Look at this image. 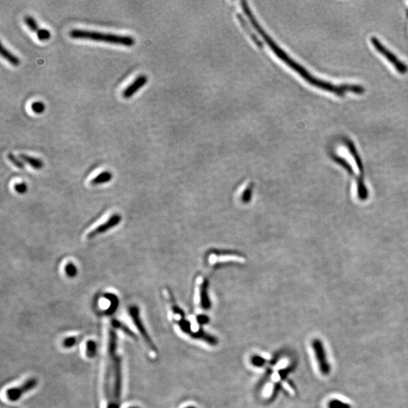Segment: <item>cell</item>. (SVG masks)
<instances>
[{
    "label": "cell",
    "mask_w": 408,
    "mask_h": 408,
    "mask_svg": "<svg viewBox=\"0 0 408 408\" xmlns=\"http://www.w3.org/2000/svg\"><path fill=\"white\" fill-rule=\"evenodd\" d=\"M247 17L250 21L253 28L257 30V33L262 36L264 42L268 45V47L271 49L273 53L276 55L281 60H283L287 65L289 66L291 69L300 75L305 81H307L311 85L317 88H321L325 91H330L335 95L343 96L346 92H353L354 94L361 95L364 92V88L361 86L350 85V84H343L341 86H336L334 84H330L329 82L323 81L319 80L317 77H314L303 66L299 64L294 60L292 58L288 56V53H285L275 42L274 39H271V36L264 31V29L262 28L261 25L257 22V18L252 12H248L247 13Z\"/></svg>",
    "instance_id": "obj_1"
},
{
    "label": "cell",
    "mask_w": 408,
    "mask_h": 408,
    "mask_svg": "<svg viewBox=\"0 0 408 408\" xmlns=\"http://www.w3.org/2000/svg\"><path fill=\"white\" fill-rule=\"evenodd\" d=\"M117 334L115 329L108 333V360L104 379V392L108 408H119L122 395V360L117 354Z\"/></svg>",
    "instance_id": "obj_2"
},
{
    "label": "cell",
    "mask_w": 408,
    "mask_h": 408,
    "mask_svg": "<svg viewBox=\"0 0 408 408\" xmlns=\"http://www.w3.org/2000/svg\"><path fill=\"white\" fill-rule=\"evenodd\" d=\"M70 37L73 39H89V40L105 42L120 46H134L135 39L131 36L115 34V33H101V32L88 30V29H74L70 30Z\"/></svg>",
    "instance_id": "obj_3"
},
{
    "label": "cell",
    "mask_w": 408,
    "mask_h": 408,
    "mask_svg": "<svg viewBox=\"0 0 408 408\" xmlns=\"http://www.w3.org/2000/svg\"><path fill=\"white\" fill-rule=\"evenodd\" d=\"M371 43H372L373 46H374L376 49H377V52L378 53H380L382 56H383L385 58L388 59L389 62L394 65L395 68L396 69L397 71L398 72L400 73V74H406L408 72V66L406 64H404L402 61H401L393 53H391L389 49H387L386 47L383 46L382 43H380V41L379 39L376 38L375 36L374 37L371 38Z\"/></svg>",
    "instance_id": "obj_4"
},
{
    "label": "cell",
    "mask_w": 408,
    "mask_h": 408,
    "mask_svg": "<svg viewBox=\"0 0 408 408\" xmlns=\"http://www.w3.org/2000/svg\"><path fill=\"white\" fill-rule=\"evenodd\" d=\"M312 347L315 354V358L317 361L319 370L323 375H327L330 371V366L327 360V357H326L323 343L319 340H314L312 341Z\"/></svg>",
    "instance_id": "obj_5"
},
{
    "label": "cell",
    "mask_w": 408,
    "mask_h": 408,
    "mask_svg": "<svg viewBox=\"0 0 408 408\" xmlns=\"http://www.w3.org/2000/svg\"><path fill=\"white\" fill-rule=\"evenodd\" d=\"M129 312L132 321L134 322L135 325L137 327L139 333H140V334L142 335V337L144 339L146 344L148 346V348L151 350L152 351L157 352V348H156L155 345H154V343H153L151 339H150V336L147 333V331L146 330L144 324H143V322H142V319H141L140 315H139V308L136 306V305H132V306L129 307Z\"/></svg>",
    "instance_id": "obj_6"
},
{
    "label": "cell",
    "mask_w": 408,
    "mask_h": 408,
    "mask_svg": "<svg viewBox=\"0 0 408 408\" xmlns=\"http://www.w3.org/2000/svg\"><path fill=\"white\" fill-rule=\"evenodd\" d=\"M37 379H34V378L28 379L25 383L22 384V385H20L19 387L8 389L6 391V393H5L6 394L7 399L9 401H12V402H16V401L19 400L20 398L24 394L27 393V392H29V391H31L32 389H34L35 387L37 385Z\"/></svg>",
    "instance_id": "obj_7"
},
{
    "label": "cell",
    "mask_w": 408,
    "mask_h": 408,
    "mask_svg": "<svg viewBox=\"0 0 408 408\" xmlns=\"http://www.w3.org/2000/svg\"><path fill=\"white\" fill-rule=\"evenodd\" d=\"M121 221H122V217L119 216V214H115L108 220H107L105 223L102 224V225L98 226V227L95 228L94 230L88 233L87 237H88V239H93L96 237L97 236L101 234V233H106L108 231L118 226Z\"/></svg>",
    "instance_id": "obj_8"
},
{
    "label": "cell",
    "mask_w": 408,
    "mask_h": 408,
    "mask_svg": "<svg viewBox=\"0 0 408 408\" xmlns=\"http://www.w3.org/2000/svg\"><path fill=\"white\" fill-rule=\"evenodd\" d=\"M147 83V77L146 75H139V77L135 79L134 81L132 82V84H129L123 91H122V96L125 98H130L131 97L133 96L135 94L139 91V89L144 87Z\"/></svg>",
    "instance_id": "obj_9"
},
{
    "label": "cell",
    "mask_w": 408,
    "mask_h": 408,
    "mask_svg": "<svg viewBox=\"0 0 408 408\" xmlns=\"http://www.w3.org/2000/svg\"><path fill=\"white\" fill-rule=\"evenodd\" d=\"M346 145L347 147H348L349 150H350V154L352 155L353 158H354V161H355L356 164H357V167H358V170H359L360 173H361V175H362L363 173H364V167H363L362 161H361V157H360L358 151L356 150L353 142L347 139V140H346Z\"/></svg>",
    "instance_id": "obj_10"
},
{
    "label": "cell",
    "mask_w": 408,
    "mask_h": 408,
    "mask_svg": "<svg viewBox=\"0 0 408 408\" xmlns=\"http://www.w3.org/2000/svg\"><path fill=\"white\" fill-rule=\"evenodd\" d=\"M237 18H238L239 22H240L242 28L245 29V31L247 32V34L250 36V38L254 41V43H256L257 46H260V47H262V43H261V41L259 39V38L257 37V35L252 32L251 28H250V27L247 25V22L245 21V19L243 18V16H241L240 15H237Z\"/></svg>",
    "instance_id": "obj_11"
},
{
    "label": "cell",
    "mask_w": 408,
    "mask_h": 408,
    "mask_svg": "<svg viewBox=\"0 0 408 408\" xmlns=\"http://www.w3.org/2000/svg\"><path fill=\"white\" fill-rule=\"evenodd\" d=\"M19 157L22 160H23L25 163H28V165L30 166L33 168L36 169V170H40L41 168H43V162L39 160V159L35 158V157H30V156L23 154H20Z\"/></svg>",
    "instance_id": "obj_12"
},
{
    "label": "cell",
    "mask_w": 408,
    "mask_h": 408,
    "mask_svg": "<svg viewBox=\"0 0 408 408\" xmlns=\"http://www.w3.org/2000/svg\"><path fill=\"white\" fill-rule=\"evenodd\" d=\"M1 55H2V57L8 60V62L10 64H12L13 66H17L21 64V60L20 59L18 58L17 56H15V55L12 54L10 51H8L6 48L4 47L2 45H1Z\"/></svg>",
    "instance_id": "obj_13"
},
{
    "label": "cell",
    "mask_w": 408,
    "mask_h": 408,
    "mask_svg": "<svg viewBox=\"0 0 408 408\" xmlns=\"http://www.w3.org/2000/svg\"><path fill=\"white\" fill-rule=\"evenodd\" d=\"M112 173L110 172H103V173H100L99 175H97L95 178L91 180V184L93 185H101V184H105V183L108 182L112 179Z\"/></svg>",
    "instance_id": "obj_14"
},
{
    "label": "cell",
    "mask_w": 408,
    "mask_h": 408,
    "mask_svg": "<svg viewBox=\"0 0 408 408\" xmlns=\"http://www.w3.org/2000/svg\"><path fill=\"white\" fill-rule=\"evenodd\" d=\"M357 186H358V196L361 201H365L368 197L367 188L364 185V178L360 176L357 180Z\"/></svg>",
    "instance_id": "obj_15"
},
{
    "label": "cell",
    "mask_w": 408,
    "mask_h": 408,
    "mask_svg": "<svg viewBox=\"0 0 408 408\" xmlns=\"http://www.w3.org/2000/svg\"><path fill=\"white\" fill-rule=\"evenodd\" d=\"M111 323H112V326H113L114 328L119 329V330L124 332L126 334H127L128 336H130L132 338L136 339V336L135 335V333H132V330L129 327H127L126 325L123 324L121 322H119V321L113 320L111 322Z\"/></svg>",
    "instance_id": "obj_16"
},
{
    "label": "cell",
    "mask_w": 408,
    "mask_h": 408,
    "mask_svg": "<svg viewBox=\"0 0 408 408\" xmlns=\"http://www.w3.org/2000/svg\"><path fill=\"white\" fill-rule=\"evenodd\" d=\"M104 296L111 302V306H110L109 310H108V313H113L117 310V308L119 305L118 298L117 297L116 295L112 293H105Z\"/></svg>",
    "instance_id": "obj_17"
},
{
    "label": "cell",
    "mask_w": 408,
    "mask_h": 408,
    "mask_svg": "<svg viewBox=\"0 0 408 408\" xmlns=\"http://www.w3.org/2000/svg\"><path fill=\"white\" fill-rule=\"evenodd\" d=\"M193 337H195L197 339H201V340H204V341L207 342L209 344L216 345L217 343V340L216 338H214L210 335L207 333H204V332H197V333H193Z\"/></svg>",
    "instance_id": "obj_18"
},
{
    "label": "cell",
    "mask_w": 408,
    "mask_h": 408,
    "mask_svg": "<svg viewBox=\"0 0 408 408\" xmlns=\"http://www.w3.org/2000/svg\"><path fill=\"white\" fill-rule=\"evenodd\" d=\"M24 20H25L27 26L31 31L36 33L39 30V25H38L37 22H36V20L34 19L33 17L30 16V15H27L25 17Z\"/></svg>",
    "instance_id": "obj_19"
},
{
    "label": "cell",
    "mask_w": 408,
    "mask_h": 408,
    "mask_svg": "<svg viewBox=\"0 0 408 408\" xmlns=\"http://www.w3.org/2000/svg\"><path fill=\"white\" fill-rule=\"evenodd\" d=\"M87 355L88 358H92L97 353V344L93 340H88L87 343Z\"/></svg>",
    "instance_id": "obj_20"
},
{
    "label": "cell",
    "mask_w": 408,
    "mask_h": 408,
    "mask_svg": "<svg viewBox=\"0 0 408 408\" xmlns=\"http://www.w3.org/2000/svg\"><path fill=\"white\" fill-rule=\"evenodd\" d=\"M333 160L336 163H338V164H340V166H342L343 168H345V170H347L349 173L353 174L354 171H353L352 167L345 159L342 158V157H339V156L334 155L333 156Z\"/></svg>",
    "instance_id": "obj_21"
},
{
    "label": "cell",
    "mask_w": 408,
    "mask_h": 408,
    "mask_svg": "<svg viewBox=\"0 0 408 408\" xmlns=\"http://www.w3.org/2000/svg\"><path fill=\"white\" fill-rule=\"evenodd\" d=\"M37 38L40 41H46L50 39L51 33L49 29L46 28H39V30L36 32Z\"/></svg>",
    "instance_id": "obj_22"
},
{
    "label": "cell",
    "mask_w": 408,
    "mask_h": 408,
    "mask_svg": "<svg viewBox=\"0 0 408 408\" xmlns=\"http://www.w3.org/2000/svg\"><path fill=\"white\" fill-rule=\"evenodd\" d=\"M250 361H251V364H253V366L257 367H263V366L265 364V363H266V360L264 359V358H262V356L260 355L252 356Z\"/></svg>",
    "instance_id": "obj_23"
},
{
    "label": "cell",
    "mask_w": 408,
    "mask_h": 408,
    "mask_svg": "<svg viewBox=\"0 0 408 408\" xmlns=\"http://www.w3.org/2000/svg\"><path fill=\"white\" fill-rule=\"evenodd\" d=\"M328 408H350V406L340 400H331L328 403Z\"/></svg>",
    "instance_id": "obj_24"
},
{
    "label": "cell",
    "mask_w": 408,
    "mask_h": 408,
    "mask_svg": "<svg viewBox=\"0 0 408 408\" xmlns=\"http://www.w3.org/2000/svg\"><path fill=\"white\" fill-rule=\"evenodd\" d=\"M32 111L36 114H42L45 111V105L41 101H35L31 105Z\"/></svg>",
    "instance_id": "obj_25"
},
{
    "label": "cell",
    "mask_w": 408,
    "mask_h": 408,
    "mask_svg": "<svg viewBox=\"0 0 408 408\" xmlns=\"http://www.w3.org/2000/svg\"><path fill=\"white\" fill-rule=\"evenodd\" d=\"M65 272L69 277L72 278V277H75L77 275V269L73 263H68L65 266Z\"/></svg>",
    "instance_id": "obj_26"
},
{
    "label": "cell",
    "mask_w": 408,
    "mask_h": 408,
    "mask_svg": "<svg viewBox=\"0 0 408 408\" xmlns=\"http://www.w3.org/2000/svg\"><path fill=\"white\" fill-rule=\"evenodd\" d=\"M8 160L12 162V163H13L14 165H15V167H18V168L24 169V167H25V164H24V163H22V162L21 161L18 157H15L14 154H8Z\"/></svg>",
    "instance_id": "obj_27"
},
{
    "label": "cell",
    "mask_w": 408,
    "mask_h": 408,
    "mask_svg": "<svg viewBox=\"0 0 408 408\" xmlns=\"http://www.w3.org/2000/svg\"><path fill=\"white\" fill-rule=\"evenodd\" d=\"M77 339L76 337H68V338H66L65 340H64L63 342V345H64V347L65 348H71L73 346H75L76 343H77Z\"/></svg>",
    "instance_id": "obj_28"
},
{
    "label": "cell",
    "mask_w": 408,
    "mask_h": 408,
    "mask_svg": "<svg viewBox=\"0 0 408 408\" xmlns=\"http://www.w3.org/2000/svg\"><path fill=\"white\" fill-rule=\"evenodd\" d=\"M15 189L17 192L19 193V194H24V193L26 192L27 190H28V186H27L26 184L25 183H21V184H16L15 185Z\"/></svg>",
    "instance_id": "obj_29"
},
{
    "label": "cell",
    "mask_w": 408,
    "mask_h": 408,
    "mask_svg": "<svg viewBox=\"0 0 408 408\" xmlns=\"http://www.w3.org/2000/svg\"><path fill=\"white\" fill-rule=\"evenodd\" d=\"M189 323L188 321H181L180 323V327L182 329L183 331L186 332L187 333H190L191 327H190Z\"/></svg>",
    "instance_id": "obj_30"
},
{
    "label": "cell",
    "mask_w": 408,
    "mask_h": 408,
    "mask_svg": "<svg viewBox=\"0 0 408 408\" xmlns=\"http://www.w3.org/2000/svg\"><path fill=\"white\" fill-rule=\"evenodd\" d=\"M195 408V407H188V408Z\"/></svg>",
    "instance_id": "obj_31"
},
{
    "label": "cell",
    "mask_w": 408,
    "mask_h": 408,
    "mask_svg": "<svg viewBox=\"0 0 408 408\" xmlns=\"http://www.w3.org/2000/svg\"><path fill=\"white\" fill-rule=\"evenodd\" d=\"M137 408V407H131V408Z\"/></svg>",
    "instance_id": "obj_32"
}]
</instances>
